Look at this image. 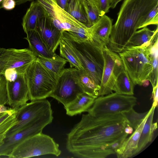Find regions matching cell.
Wrapping results in <instances>:
<instances>
[{
	"mask_svg": "<svg viewBox=\"0 0 158 158\" xmlns=\"http://www.w3.org/2000/svg\"><path fill=\"white\" fill-rule=\"evenodd\" d=\"M128 124L123 113L98 117L83 114L67 134V149L79 158L107 157L115 154L114 143L127 138L124 130Z\"/></svg>",
	"mask_w": 158,
	"mask_h": 158,
	"instance_id": "cell-1",
	"label": "cell"
},
{
	"mask_svg": "<svg viewBox=\"0 0 158 158\" xmlns=\"http://www.w3.org/2000/svg\"><path fill=\"white\" fill-rule=\"evenodd\" d=\"M158 0H124L112 26L107 46L118 53L127 46L130 39L148 13L157 5Z\"/></svg>",
	"mask_w": 158,
	"mask_h": 158,
	"instance_id": "cell-2",
	"label": "cell"
},
{
	"mask_svg": "<svg viewBox=\"0 0 158 158\" xmlns=\"http://www.w3.org/2000/svg\"><path fill=\"white\" fill-rule=\"evenodd\" d=\"M62 38L68 44L83 68L100 86L103 65V46L94 41H80L66 31L62 32Z\"/></svg>",
	"mask_w": 158,
	"mask_h": 158,
	"instance_id": "cell-3",
	"label": "cell"
},
{
	"mask_svg": "<svg viewBox=\"0 0 158 158\" xmlns=\"http://www.w3.org/2000/svg\"><path fill=\"white\" fill-rule=\"evenodd\" d=\"M153 39L140 46H127L118 53L124 69L134 85H143L144 82L148 81L152 69L149 46Z\"/></svg>",
	"mask_w": 158,
	"mask_h": 158,
	"instance_id": "cell-4",
	"label": "cell"
},
{
	"mask_svg": "<svg viewBox=\"0 0 158 158\" xmlns=\"http://www.w3.org/2000/svg\"><path fill=\"white\" fill-rule=\"evenodd\" d=\"M25 76L30 101L45 99L50 97L55 88L57 77L38 58L28 67Z\"/></svg>",
	"mask_w": 158,
	"mask_h": 158,
	"instance_id": "cell-5",
	"label": "cell"
},
{
	"mask_svg": "<svg viewBox=\"0 0 158 158\" xmlns=\"http://www.w3.org/2000/svg\"><path fill=\"white\" fill-rule=\"evenodd\" d=\"M46 10L48 17L55 26L67 31L76 40L81 42L93 40L90 27L77 21L51 0H37Z\"/></svg>",
	"mask_w": 158,
	"mask_h": 158,
	"instance_id": "cell-6",
	"label": "cell"
},
{
	"mask_svg": "<svg viewBox=\"0 0 158 158\" xmlns=\"http://www.w3.org/2000/svg\"><path fill=\"white\" fill-rule=\"evenodd\" d=\"M16 110L18 123L7 132L6 137L12 136L41 121L53 119L51 104L46 99L31 101Z\"/></svg>",
	"mask_w": 158,
	"mask_h": 158,
	"instance_id": "cell-7",
	"label": "cell"
},
{
	"mask_svg": "<svg viewBox=\"0 0 158 158\" xmlns=\"http://www.w3.org/2000/svg\"><path fill=\"white\" fill-rule=\"evenodd\" d=\"M59 144L49 136L39 133L25 139L13 150L8 157L26 158L46 155L59 156Z\"/></svg>",
	"mask_w": 158,
	"mask_h": 158,
	"instance_id": "cell-8",
	"label": "cell"
},
{
	"mask_svg": "<svg viewBox=\"0 0 158 158\" xmlns=\"http://www.w3.org/2000/svg\"><path fill=\"white\" fill-rule=\"evenodd\" d=\"M137 98L133 95H127L112 92L98 97L87 112L95 117L123 113L136 105Z\"/></svg>",
	"mask_w": 158,
	"mask_h": 158,
	"instance_id": "cell-9",
	"label": "cell"
},
{
	"mask_svg": "<svg viewBox=\"0 0 158 158\" xmlns=\"http://www.w3.org/2000/svg\"><path fill=\"white\" fill-rule=\"evenodd\" d=\"M78 69H64L57 77L55 88L50 97L62 104L64 107L83 92L78 78Z\"/></svg>",
	"mask_w": 158,
	"mask_h": 158,
	"instance_id": "cell-10",
	"label": "cell"
},
{
	"mask_svg": "<svg viewBox=\"0 0 158 158\" xmlns=\"http://www.w3.org/2000/svg\"><path fill=\"white\" fill-rule=\"evenodd\" d=\"M104 65L98 96L113 92L115 80L124 68L118 53L110 50L107 45L102 48Z\"/></svg>",
	"mask_w": 158,
	"mask_h": 158,
	"instance_id": "cell-11",
	"label": "cell"
},
{
	"mask_svg": "<svg viewBox=\"0 0 158 158\" xmlns=\"http://www.w3.org/2000/svg\"><path fill=\"white\" fill-rule=\"evenodd\" d=\"M37 58L29 49L4 48L0 56V74L9 69H15L19 76L25 74Z\"/></svg>",
	"mask_w": 158,
	"mask_h": 158,
	"instance_id": "cell-12",
	"label": "cell"
},
{
	"mask_svg": "<svg viewBox=\"0 0 158 158\" xmlns=\"http://www.w3.org/2000/svg\"><path fill=\"white\" fill-rule=\"evenodd\" d=\"M53 119L48 118L41 121L12 136L6 137L3 144L0 147V157L2 156L7 157L14 148L24 140L35 135L42 133L44 128L51 123Z\"/></svg>",
	"mask_w": 158,
	"mask_h": 158,
	"instance_id": "cell-13",
	"label": "cell"
},
{
	"mask_svg": "<svg viewBox=\"0 0 158 158\" xmlns=\"http://www.w3.org/2000/svg\"><path fill=\"white\" fill-rule=\"evenodd\" d=\"M7 89L8 105L12 109H17L29 100L25 74L19 75L14 81H7Z\"/></svg>",
	"mask_w": 158,
	"mask_h": 158,
	"instance_id": "cell-14",
	"label": "cell"
},
{
	"mask_svg": "<svg viewBox=\"0 0 158 158\" xmlns=\"http://www.w3.org/2000/svg\"><path fill=\"white\" fill-rule=\"evenodd\" d=\"M50 51L55 52L61 40L62 32L48 16L39 19L35 29Z\"/></svg>",
	"mask_w": 158,
	"mask_h": 158,
	"instance_id": "cell-15",
	"label": "cell"
},
{
	"mask_svg": "<svg viewBox=\"0 0 158 158\" xmlns=\"http://www.w3.org/2000/svg\"><path fill=\"white\" fill-rule=\"evenodd\" d=\"M149 111L144 118L135 130L131 135L126 138L120 147L115 151L118 158H127L135 155L138 144L142 129L148 115Z\"/></svg>",
	"mask_w": 158,
	"mask_h": 158,
	"instance_id": "cell-16",
	"label": "cell"
},
{
	"mask_svg": "<svg viewBox=\"0 0 158 158\" xmlns=\"http://www.w3.org/2000/svg\"><path fill=\"white\" fill-rule=\"evenodd\" d=\"M112 20L105 15L90 27L93 39L104 46L107 45L112 26Z\"/></svg>",
	"mask_w": 158,
	"mask_h": 158,
	"instance_id": "cell-17",
	"label": "cell"
},
{
	"mask_svg": "<svg viewBox=\"0 0 158 158\" xmlns=\"http://www.w3.org/2000/svg\"><path fill=\"white\" fill-rule=\"evenodd\" d=\"M46 16L47 12L39 2L37 0L31 2L23 19L22 25L25 32L35 30L38 20Z\"/></svg>",
	"mask_w": 158,
	"mask_h": 158,
	"instance_id": "cell-18",
	"label": "cell"
},
{
	"mask_svg": "<svg viewBox=\"0 0 158 158\" xmlns=\"http://www.w3.org/2000/svg\"><path fill=\"white\" fill-rule=\"evenodd\" d=\"M26 40L29 44V49L37 57L41 56L49 58H55L59 56L50 50L35 30L26 33Z\"/></svg>",
	"mask_w": 158,
	"mask_h": 158,
	"instance_id": "cell-19",
	"label": "cell"
},
{
	"mask_svg": "<svg viewBox=\"0 0 158 158\" xmlns=\"http://www.w3.org/2000/svg\"><path fill=\"white\" fill-rule=\"evenodd\" d=\"M95 99L83 92L79 94L74 100L64 107L66 114L72 116L87 111L93 105Z\"/></svg>",
	"mask_w": 158,
	"mask_h": 158,
	"instance_id": "cell-20",
	"label": "cell"
},
{
	"mask_svg": "<svg viewBox=\"0 0 158 158\" xmlns=\"http://www.w3.org/2000/svg\"><path fill=\"white\" fill-rule=\"evenodd\" d=\"M155 107L152 106L148 110V115L141 131L135 155L143 150L152 141L153 133L157 128V122L153 123Z\"/></svg>",
	"mask_w": 158,
	"mask_h": 158,
	"instance_id": "cell-21",
	"label": "cell"
},
{
	"mask_svg": "<svg viewBox=\"0 0 158 158\" xmlns=\"http://www.w3.org/2000/svg\"><path fill=\"white\" fill-rule=\"evenodd\" d=\"M134 86L124 69L117 75L113 90L118 94L127 95L134 94Z\"/></svg>",
	"mask_w": 158,
	"mask_h": 158,
	"instance_id": "cell-22",
	"label": "cell"
},
{
	"mask_svg": "<svg viewBox=\"0 0 158 158\" xmlns=\"http://www.w3.org/2000/svg\"><path fill=\"white\" fill-rule=\"evenodd\" d=\"M78 78L83 92L96 98L98 96L100 86L85 71H77Z\"/></svg>",
	"mask_w": 158,
	"mask_h": 158,
	"instance_id": "cell-23",
	"label": "cell"
},
{
	"mask_svg": "<svg viewBox=\"0 0 158 158\" xmlns=\"http://www.w3.org/2000/svg\"><path fill=\"white\" fill-rule=\"evenodd\" d=\"M158 31V26L156 29L152 31L147 27L136 31L131 37L127 46H137L151 42Z\"/></svg>",
	"mask_w": 158,
	"mask_h": 158,
	"instance_id": "cell-24",
	"label": "cell"
},
{
	"mask_svg": "<svg viewBox=\"0 0 158 158\" xmlns=\"http://www.w3.org/2000/svg\"><path fill=\"white\" fill-rule=\"evenodd\" d=\"M158 32L156 34L149 46L150 55L152 60V69L148 81L151 83L152 88L158 83Z\"/></svg>",
	"mask_w": 158,
	"mask_h": 158,
	"instance_id": "cell-25",
	"label": "cell"
},
{
	"mask_svg": "<svg viewBox=\"0 0 158 158\" xmlns=\"http://www.w3.org/2000/svg\"><path fill=\"white\" fill-rule=\"evenodd\" d=\"M65 11L77 21L88 27L86 15L80 0H69Z\"/></svg>",
	"mask_w": 158,
	"mask_h": 158,
	"instance_id": "cell-26",
	"label": "cell"
},
{
	"mask_svg": "<svg viewBox=\"0 0 158 158\" xmlns=\"http://www.w3.org/2000/svg\"><path fill=\"white\" fill-rule=\"evenodd\" d=\"M41 63L57 77L64 69L67 62L64 58L58 56L55 58H49L41 56L37 57Z\"/></svg>",
	"mask_w": 158,
	"mask_h": 158,
	"instance_id": "cell-27",
	"label": "cell"
},
{
	"mask_svg": "<svg viewBox=\"0 0 158 158\" xmlns=\"http://www.w3.org/2000/svg\"><path fill=\"white\" fill-rule=\"evenodd\" d=\"M59 45L61 56L69 63L71 68L84 70L69 47L62 37Z\"/></svg>",
	"mask_w": 158,
	"mask_h": 158,
	"instance_id": "cell-28",
	"label": "cell"
},
{
	"mask_svg": "<svg viewBox=\"0 0 158 158\" xmlns=\"http://www.w3.org/2000/svg\"><path fill=\"white\" fill-rule=\"evenodd\" d=\"M148 111L142 113H138L132 108L123 113L128 124L135 130L146 116Z\"/></svg>",
	"mask_w": 158,
	"mask_h": 158,
	"instance_id": "cell-29",
	"label": "cell"
},
{
	"mask_svg": "<svg viewBox=\"0 0 158 158\" xmlns=\"http://www.w3.org/2000/svg\"><path fill=\"white\" fill-rule=\"evenodd\" d=\"M85 10L88 22V27H90L99 20L100 17L95 5L89 4L85 2L82 3Z\"/></svg>",
	"mask_w": 158,
	"mask_h": 158,
	"instance_id": "cell-30",
	"label": "cell"
},
{
	"mask_svg": "<svg viewBox=\"0 0 158 158\" xmlns=\"http://www.w3.org/2000/svg\"><path fill=\"white\" fill-rule=\"evenodd\" d=\"M150 25H158V4H157L148 14L142 21L139 28L147 27Z\"/></svg>",
	"mask_w": 158,
	"mask_h": 158,
	"instance_id": "cell-31",
	"label": "cell"
},
{
	"mask_svg": "<svg viewBox=\"0 0 158 158\" xmlns=\"http://www.w3.org/2000/svg\"><path fill=\"white\" fill-rule=\"evenodd\" d=\"M17 112L4 120L0 124V135L7 132L18 123Z\"/></svg>",
	"mask_w": 158,
	"mask_h": 158,
	"instance_id": "cell-32",
	"label": "cell"
},
{
	"mask_svg": "<svg viewBox=\"0 0 158 158\" xmlns=\"http://www.w3.org/2000/svg\"><path fill=\"white\" fill-rule=\"evenodd\" d=\"M7 81L4 76L0 74V104L8 105Z\"/></svg>",
	"mask_w": 158,
	"mask_h": 158,
	"instance_id": "cell-33",
	"label": "cell"
},
{
	"mask_svg": "<svg viewBox=\"0 0 158 158\" xmlns=\"http://www.w3.org/2000/svg\"><path fill=\"white\" fill-rule=\"evenodd\" d=\"M112 0H93L94 5L97 8L100 17L109 11Z\"/></svg>",
	"mask_w": 158,
	"mask_h": 158,
	"instance_id": "cell-34",
	"label": "cell"
},
{
	"mask_svg": "<svg viewBox=\"0 0 158 158\" xmlns=\"http://www.w3.org/2000/svg\"><path fill=\"white\" fill-rule=\"evenodd\" d=\"M7 81H15L19 75L15 69H9L5 70L3 75Z\"/></svg>",
	"mask_w": 158,
	"mask_h": 158,
	"instance_id": "cell-35",
	"label": "cell"
},
{
	"mask_svg": "<svg viewBox=\"0 0 158 158\" xmlns=\"http://www.w3.org/2000/svg\"><path fill=\"white\" fill-rule=\"evenodd\" d=\"M16 5L14 0H3L2 3V8L6 10L13 9Z\"/></svg>",
	"mask_w": 158,
	"mask_h": 158,
	"instance_id": "cell-36",
	"label": "cell"
},
{
	"mask_svg": "<svg viewBox=\"0 0 158 158\" xmlns=\"http://www.w3.org/2000/svg\"><path fill=\"white\" fill-rule=\"evenodd\" d=\"M158 83L152 88V98H153V103L152 106L156 107L158 105Z\"/></svg>",
	"mask_w": 158,
	"mask_h": 158,
	"instance_id": "cell-37",
	"label": "cell"
},
{
	"mask_svg": "<svg viewBox=\"0 0 158 158\" xmlns=\"http://www.w3.org/2000/svg\"><path fill=\"white\" fill-rule=\"evenodd\" d=\"M57 6L65 10L69 0H51Z\"/></svg>",
	"mask_w": 158,
	"mask_h": 158,
	"instance_id": "cell-38",
	"label": "cell"
},
{
	"mask_svg": "<svg viewBox=\"0 0 158 158\" xmlns=\"http://www.w3.org/2000/svg\"><path fill=\"white\" fill-rule=\"evenodd\" d=\"M124 131L125 133L128 135L133 132V129L128 124L126 126Z\"/></svg>",
	"mask_w": 158,
	"mask_h": 158,
	"instance_id": "cell-39",
	"label": "cell"
},
{
	"mask_svg": "<svg viewBox=\"0 0 158 158\" xmlns=\"http://www.w3.org/2000/svg\"><path fill=\"white\" fill-rule=\"evenodd\" d=\"M6 133H4L0 135V147L4 143V139L6 138Z\"/></svg>",
	"mask_w": 158,
	"mask_h": 158,
	"instance_id": "cell-40",
	"label": "cell"
},
{
	"mask_svg": "<svg viewBox=\"0 0 158 158\" xmlns=\"http://www.w3.org/2000/svg\"><path fill=\"white\" fill-rule=\"evenodd\" d=\"M9 107H7L5 105L0 104V113H4L7 111Z\"/></svg>",
	"mask_w": 158,
	"mask_h": 158,
	"instance_id": "cell-41",
	"label": "cell"
},
{
	"mask_svg": "<svg viewBox=\"0 0 158 158\" xmlns=\"http://www.w3.org/2000/svg\"><path fill=\"white\" fill-rule=\"evenodd\" d=\"M122 0H112L110 6V7L114 8L118 3Z\"/></svg>",
	"mask_w": 158,
	"mask_h": 158,
	"instance_id": "cell-42",
	"label": "cell"
},
{
	"mask_svg": "<svg viewBox=\"0 0 158 158\" xmlns=\"http://www.w3.org/2000/svg\"><path fill=\"white\" fill-rule=\"evenodd\" d=\"M80 1L82 3L85 2L89 4L94 5L93 0H80Z\"/></svg>",
	"mask_w": 158,
	"mask_h": 158,
	"instance_id": "cell-43",
	"label": "cell"
},
{
	"mask_svg": "<svg viewBox=\"0 0 158 158\" xmlns=\"http://www.w3.org/2000/svg\"><path fill=\"white\" fill-rule=\"evenodd\" d=\"M5 48H0V56H1V54L2 52H3V50H4Z\"/></svg>",
	"mask_w": 158,
	"mask_h": 158,
	"instance_id": "cell-44",
	"label": "cell"
},
{
	"mask_svg": "<svg viewBox=\"0 0 158 158\" xmlns=\"http://www.w3.org/2000/svg\"><path fill=\"white\" fill-rule=\"evenodd\" d=\"M1 113H0V114H1Z\"/></svg>",
	"mask_w": 158,
	"mask_h": 158,
	"instance_id": "cell-45",
	"label": "cell"
}]
</instances>
